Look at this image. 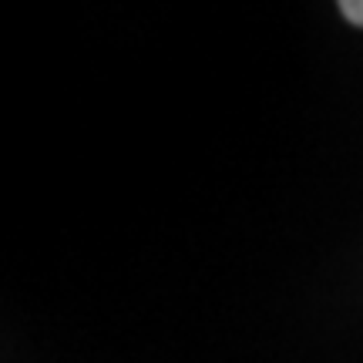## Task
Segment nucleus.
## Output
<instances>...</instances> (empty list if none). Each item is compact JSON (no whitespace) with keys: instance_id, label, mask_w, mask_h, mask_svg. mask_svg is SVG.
<instances>
[{"instance_id":"1","label":"nucleus","mask_w":363,"mask_h":363,"mask_svg":"<svg viewBox=\"0 0 363 363\" xmlns=\"http://www.w3.org/2000/svg\"><path fill=\"white\" fill-rule=\"evenodd\" d=\"M340 13H343L350 24L363 27V0H343V4H340Z\"/></svg>"}]
</instances>
